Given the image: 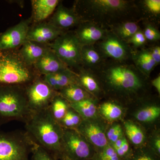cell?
I'll return each instance as SVG.
<instances>
[{"label": "cell", "mask_w": 160, "mask_h": 160, "mask_svg": "<svg viewBox=\"0 0 160 160\" xmlns=\"http://www.w3.org/2000/svg\"><path fill=\"white\" fill-rule=\"evenodd\" d=\"M140 72L132 66L114 63L103 67L98 78L104 92L117 99L131 101L146 89Z\"/></svg>", "instance_id": "1"}, {"label": "cell", "mask_w": 160, "mask_h": 160, "mask_svg": "<svg viewBox=\"0 0 160 160\" xmlns=\"http://www.w3.org/2000/svg\"><path fill=\"white\" fill-rule=\"evenodd\" d=\"M26 131L38 145L55 159L62 154L63 128L54 119L48 109L35 112L26 123Z\"/></svg>", "instance_id": "2"}, {"label": "cell", "mask_w": 160, "mask_h": 160, "mask_svg": "<svg viewBox=\"0 0 160 160\" xmlns=\"http://www.w3.org/2000/svg\"><path fill=\"white\" fill-rule=\"evenodd\" d=\"M40 76L25 62L19 49L0 50V86L26 87Z\"/></svg>", "instance_id": "3"}, {"label": "cell", "mask_w": 160, "mask_h": 160, "mask_svg": "<svg viewBox=\"0 0 160 160\" xmlns=\"http://www.w3.org/2000/svg\"><path fill=\"white\" fill-rule=\"evenodd\" d=\"M33 114L28 105L25 87L0 86V125L13 121L26 123Z\"/></svg>", "instance_id": "4"}, {"label": "cell", "mask_w": 160, "mask_h": 160, "mask_svg": "<svg viewBox=\"0 0 160 160\" xmlns=\"http://www.w3.org/2000/svg\"><path fill=\"white\" fill-rule=\"evenodd\" d=\"M37 144L26 131H0V160H29Z\"/></svg>", "instance_id": "5"}, {"label": "cell", "mask_w": 160, "mask_h": 160, "mask_svg": "<svg viewBox=\"0 0 160 160\" xmlns=\"http://www.w3.org/2000/svg\"><path fill=\"white\" fill-rule=\"evenodd\" d=\"M75 9L84 10L86 17L95 19L120 16L128 12L131 7L129 1L125 0H88L78 1Z\"/></svg>", "instance_id": "6"}, {"label": "cell", "mask_w": 160, "mask_h": 160, "mask_svg": "<svg viewBox=\"0 0 160 160\" xmlns=\"http://www.w3.org/2000/svg\"><path fill=\"white\" fill-rule=\"evenodd\" d=\"M52 50L67 67L79 68L82 46L75 33L64 32L49 44Z\"/></svg>", "instance_id": "7"}, {"label": "cell", "mask_w": 160, "mask_h": 160, "mask_svg": "<svg viewBox=\"0 0 160 160\" xmlns=\"http://www.w3.org/2000/svg\"><path fill=\"white\" fill-rule=\"evenodd\" d=\"M62 154L76 160H91L96 151L82 134L76 130L63 129Z\"/></svg>", "instance_id": "8"}, {"label": "cell", "mask_w": 160, "mask_h": 160, "mask_svg": "<svg viewBox=\"0 0 160 160\" xmlns=\"http://www.w3.org/2000/svg\"><path fill=\"white\" fill-rule=\"evenodd\" d=\"M25 92L28 105L33 113L48 109L58 93L43 80L42 76L25 87Z\"/></svg>", "instance_id": "9"}, {"label": "cell", "mask_w": 160, "mask_h": 160, "mask_svg": "<svg viewBox=\"0 0 160 160\" xmlns=\"http://www.w3.org/2000/svg\"><path fill=\"white\" fill-rule=\"evenodd\" d=\"M109 124L101 117L83 120L76 130L98 152L108 145L106 131Z\"/></svg>", "instance_id": "10"}, {"label": "cell", "mask_w": 160, "mask_h": 160, "mask_svg": "<svg viewBox=\"0 0 160 160\" xmlns=\"http://www.w3.org/2000/svg\"><path fill=\"white\" fill-rule=\"evenodd\" d=\"M31 23V18L22 20L17 25L0 33V50L19 49L27 41Z\"/></svg>", "instance_id": "11"}, {"label": "cell", "mask_w": 160, "mask_h": 160, "mask_svg": "<svg viewBox=\"0 0 160 160\" xmlns=\"http://www.w3.org/2000/svg\"><path fill=\"white\" fill-rule=\"evenodd\" d=\"M101 41L100 50L105 56L118 62H122L128 58L130 52L128 46L114 33L107 32Z\"/></svg>", "instance_id": "12"}, {"label": "cell", "mask_w": 160, "mask_h": 160, "mask_svg": "<svg viewBox=\"0 0 160 160\" xmlns=\"http://www.w3.org/2000/svg\"><path fill=\"white\" fill-rule=\"evenodd\" d=\"M64 32V30L56 28L48 22H44L34 24L30 27L27 40L49 44Z\"/></svg>", "instance_id": "13"}, {"label": "cell", "mask_w": 160, "mask_h": 160, "mask_svg": "<svg viewBox=\"0 0 160 160\" xmlns=\"http://www.w3.org/2000/svg\"><path fill=\"white\" fill-rule=\"evenodd\" d=\"M107 32L97 23L89 21H82L75 32L82 46L92 45L101 41Z\"/></svg>", "instance_id": "14"}, {"label": "cell", "mask_w": 160, "mask_h": 160, "mask_svg": "<svg viewBox=\"0 0 160 160\" xmlns=\"http://www.w3.org/2000/svg\"><path fill=\"white\" fill-rule=\"evenodd\" d=\"M82 22L74 9H69L60 2L48 22L64 30L78 26Z\"/></svg>", "instance_id": "15"}, {"label": "cell", "mask_w": 160, "mask_h": 160, "mask_svg": "<svg viewBox=\"0 0 160 160\" xmlns=\"http://www.w3.org/2000/svg\"><path fill=\"white\" fill-rule=\"evenodd\" d=\"M33 67L41 76L53 74L69 68L51 49L36 63Z\"/></svg>", "instance_id": "16"}, {"label": "cell", "mask_w": 160, "mask_h": 160, "mask_svg": "<svg viewBox=\"0 0 160 160\" xmlns=\"http://www.w3.org/2000/svg\"><path fill=\"white\" fill-rule=\"evenodd\" d=\"M50 49L49 44H42L27 40L19 49V52L25 62L28 66L33 67Z\"/></svg>", "instance_id": "17"}, {"label": "cell", "mask_w": 160, "mask_h": 160, "mask_svg": "<svg viewBox=\"0 0 160 160\" xmlns=\"http://www.w3.org/2000/svg\"><path fill=\"white\" fill-rule=\"evenodd\" d=\"M32 23L42 22L51 16L61 1L59 0H32Z\"/></svg>", "instance_id": "18"}, {"label": "cell", "mask_w": 160, "mask_h": 160, "mask_svg": "<svg viewBox=\"0 0 160 160\" xmlns=\"http://www.w3.org/2000/svg\"><path fill=\"white\" fill-rule=\"evenodd\" d=\"M123 125L125 136L133 148L146 145L148 137L141 125L131 120H125Z\"/></svg>", "instance_id": "19"}, {"label": "cell", "mask_w": 160, "mask_h": 160, "mask_svg": "<svg viewBox=\"0 0 160 160\" xmlns=\"http://www.w3.org/2000/svg\"><path fill=\"white\" fill-rule=\"evenodd\" d=\"M42 78L46 83L57 92L67 86L77 83V73L69 68L53 74L44 76Z\"/></svg>", "instance_id": "20"}, {"label": "cell", "mask_w": 160, "mask_h": 160, "mask_svg": "<svg viewBox=\"0 0 160 160\" xmlns=\"http://www.w3.org/2000/svg\"><path fill=\"white\" fill-rule=\"evenodd\" d=\"M98 112L100 116L107 122L112 123L123 119L126 109L119 102L112 100L98 105Z\"/></svg>", "instance_id": "21"}, {"label": "cell", "mask_w": 160, "mask_h": 160, "mask_svg": "<svg viewBox=\"0 0 160 160\" xmlns=\"http://www.w3.org/2000/svg\"><path fill=\"white\" fill-rule=\"evenodd\" d=\"M77 83L97 99L104 92L97 77L86 69H80L77 73Z\"/></svg>", "instance_id": "22"}, {"label": "cell", "mask_w": 160, "mask_h": 160, "mask_svg": "<svg viewBox=\"0 0 160 160\" xmlns=\"http://www.w3.org/2000/svg\"><path fill=\"white\" fill-rule=\"evenodd\" d=\"M136 122L140 125H149L155 122L160 117V106L155 103L143 104L132 114Z\"/></svg>", "instance_id": "23"}, {"label": "cell", "mask_w": 160, "mask_h": 160, "mask_svg": "<svg viewBox=\"0 0 160 160\" xmlns=\"http://www.w3.org/2000/svg\"><path fill=\"white\" fill-rule=\"evenodd\" d=\"M70 107L81 116L83 120L100 118L98 112V99L89 98L77 102L70 103Z\"/></svg>", "instance_id": "24"}, {"label": "cell", "mask_w": 160, "mask_h": 160, "mask_svg": "<svg viewBox=\"0 0 160 160\" xmlns=\"http://www.w3.org/2000/svg\"><path fill=\"white\" fill-rule=\"evenodd\" d=\"M133 60L139 71L146 77H149L156 66L148 49H143L133 54Z\"/></svg>", "instance_id": "25"}, {"label": "cell", "mask_w": 160, "mask_h": 160, "mask_svg": "<svg viewBox=\"0 0 160 160\" xmlns=\"http://www.w3.org/2000/svg\"><path fill=\"white\" fill-rule=\"evenodd\" d=\"M58 92L69 104L94 98L77 83L67 86L58 91Z\"/></svg>", "instance_id": "26"}, {"label": "cell", "mask_w": 160, "mask_h": 160, "mask_svg": "<svg viewBox=\"0 0 160 160\" xmlns=\"http://www.w3.org/2000/svg\"><path fill=\"white\" fill-rule=\"evenodd\" d=\"M70 107L69 103L58 93L52 101L48 109L52 117L59 123Z\"/></svg>", "instance_id": "27"}, {"label": "cell", "mask_w": 160, "mask_h": 160, "mask_svg": "<svg viewBox=\"0 0 160 160\" xmlns=\"http://www.w3.org/2000/svg\"><path fill=\"white\" fill-rule=\"evenodd\" d=\"M81 58L82 64L89 68L98 66L102 59L101 55L92 45L82 46Z\"/></svg>", "instance_id": "28"}, {"label": "cell", "mask_w": 160, "mask_h": 160, "mask_svg": "<svg viewBox=\"0 0 160 160\" xmlns=\"http://www.w3.org/2000/svg\"><path fill=\"white\" fill-rule=\"evenodd\" d=\"M139 30L137 23L126 22L118 25L114 29V34L122 41H128Z\"/></svg>", "instance_id": "29"}, {"label": "cell", "mask_w": 160, "mask_h": 160, "mask_svg": "<svg viewBox=\"0 0 160 160\" xmlns=\"http://www.w3.org/2000/svg\"><path fill=\"white\" fill-rule=\"evenodd\" d=\"M82 120L81 116L70 107L59 123L63 129L76 130Z\"/></svg>", "instance_id": "30"}, {"label": "cell", "mask_w": 160, "mask_h": 160, "mask_svg": "<svg viewBox=\"0 0 160 160\" xmlns=\"http://www.w3.org/2000/svg\"><path fill=\"white\" fill-rule=\"evenodd\" d=\"M128 160H160V157L146 145L133 148L132 154Z\"/></svg>", "instance_id": "31"}, {"label": "cell", "mask_w": 160, "mask_h": 160, "mask_svg": "<svg viewBox=\"0 0 160 160\" xmlns=\"http://www.w3.org/2000/svg\"><path fill=\"white\" fill-rule=\"evenodd\" d=\"M125 136L123 126L118 122L109 123L106 131V137L108 142L112 144Z\"/></svg>", "instance_id": "32"}, {"label": "cell", "mask_w": 160, "mask_h": 160, "mask_svg": "<svg viewBox=\"0 0 160 160\" xmlns=\"http://www.w3.org/2000/svg\"><path fill=\"white\" fill-rule=\"evenodd\" d=\"M91 160H122L108 143L101 151L96 152Z\"/></svg>", "instance_id": "33"}, {"label": "cell", "mask_w": 160, "mask_h": 160, "mask_svg": "<svg viewBox=\"0 0 160 160\" xmlns=\"http://www.w3.org/2000/svg\"><path fill=\"white\" fill-rule=\"evenodd\" d=\"M146 145L160 157V132L159 129H156L147 138Z\"/></svg>", "instance_id": "34"}, {"label": "cell", "mask_w": 160, "mask_h": 160, "mask_svg": "<svg viewBox=\"0 0 160 160\" xmlns=\"http://www.w3.org/2000/svg\"><path fill=\"white\" fill-rule=\"evenodd\" d=\"M32 160H56L42 147L37 144L31 152Z\"/></svg>", "instance_id": "35"}, {"label": "cell", "mask_w": 160, "mask_h": 160, "mask_svg": "<svg viewBox=\"0 0 160 160\" xmlns=\"http://www.w3.org/2000/svg\"><path fill=\"white\" fill-rule=\"evenodd\" d=\"M114 149L118 155L122 160H128L131 157L133 152V148H131L126 136L121 146L119 148Z\"/></svg>", "instance_id": "36"}, {"label": "cell", "mask_w": 160, "mask_h": 160, "mask_svg": "<svg viewBox=\"0 0 160 160\" xmlns=\"http://www.w3.org/2000/svg\"><path fill=\"white\" fill-rule=\"evenodd\" d=\"M143 33L146 40L150 42H156L160 40V32L150 24L146 25Z\"/></svg>", "instance_id": "37"}, {"label": "cell", "mask_w": 160, "mask_h": 160, "mask_svg": "<svg viewBox=\"0 0 160 160\" xmlns=\"http://www.w3.org/2000/svg\"><path fill=\"white\" fill-rule=\"evenodd\" d=\"M143 5L147 11L155 16L159 15L160 13V0H145Z\"/></svg>", "instance_id": "38"}, {"label": "cell", "mask_w": 160, "mask_h": 160, "mask_svg": "<svg viewBox=\"0 0 160 160\" xmlns=\"http://www.w3.org/2000/svg\"><path fill=\"white\" fill-rule=\"evenodd\" d=\"M146 41L143 32L139 30L129 40V42L132 43L135 47H139L143 46Z\"/></svg>", "instance_id": "39"}, {"label": "cell", "mask_w": 160, "mask_h": 160, "mask_svg": "<svg viewBox=\"0 0 160 160\" xmlns=\"http://www.w3.org/2000/svg\"><path fill=\"white\" fill-rule=\"evenodd\" d=\"M152 58L155 62L156 66L160 63V47L159 46H153L148 49Z\"/></svg>", "instance_id": "40"}, {"label": "cell", "mask_w": 160, "mask_h": 160, "mask_svg": "<svg viewBox=\"0 0 160 160\" xmlns=\"http://www.w3.org/2000/svg\"><path fill=\"white\" fill-rule=\"evenodd\" d=\"M152 86L155 88L159 94H160V76H158L152 81Z\"/></svg>", "instance_id": "41"}, {"label": "cell", "mask_w": 160, "mask_h": 160, "mask_svg": "<svg viewBox=\"0 0 160 160\" xmlns=\"http://www.w3.org/2000/svg\"><path fill=\"white\" fill-rule=\"evenodd\" d=\"M59 160H76L72 159L71 158L68 157L67 156L65 155V154H62L61 156L60 157L59 159Z\"/></svg>", "instance_id": "42"}]
</instances>
